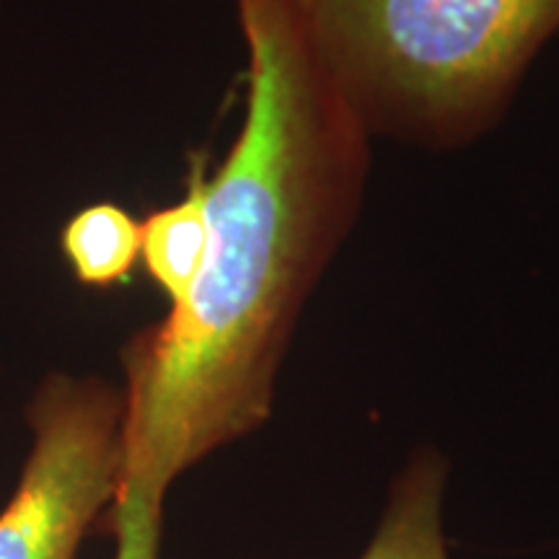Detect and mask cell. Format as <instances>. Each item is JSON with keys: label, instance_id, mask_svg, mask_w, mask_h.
Segmentation results:
<instances>
[{"label": "cell", "instance_id": "6da1fadb", "mask_svg": "<svg viewBox=\"0 0 559 559\" xmlns=\"http://www.w3.org/2000/svg\"><path fill=\"white\" fill-rule=\"evenodd\" d=\"M247 111L207 174V249L181 304L122 349L117 498L166 500L181 474L260 430L311 290L358 218L368 132L290 0H236Z\"/></svg>", "mask_w": 559, "mask_h": 559}, {"label": "cell", "instance_id": "7a4b0ae2", "mask_svg": "<svg viewBox=\"0 0 559 559\" xmlns=\"http://www.w3.org/2000/svg\"><path fill=\"white\" fill-rule=\"evenodd\" d=\"M368 135L456 148L485 135L559 32V0H290Z\"/></svg>", "mask_w": 559, "mask_h": 559}, {"label": "cell", "instance_id": "3957f363", "mask_svg": "<svg viewBox=\"0 0 559 559\" xmlns=\"http://www.w3.org/2000/svg\"><path fill=\"white\" fill-rule=\"evenodd\" d=\"M32 451L0 510V559H75L122 477V391L50 373L26 409Z\"/></svg>", "mask_w": 559, "mask_h": 559}, {"label": "cell", "instance_id": "277c9868", "mask_svg": "<svg viewBox=\"0 0 559 559\" xmlns=\"http://www.w3.org/2000/svg\"><path fill=\"white\" fill-rule=\"evenodd\" d=\"M449 466L438 451H417L407 461L381 523L360 559H449L443 536V495Z\"/></svg>", "mask_w": 559, "mask_h": 559}, {"label": "cell", "instance_id": "5b68a950", "mask_svg": "<svg viewBox=\"0 0 559 559\" xmlns=\"http://www.w3.org/2000/svg\"><path fill=\"white\" fill-rule=\"evenodd\" d=\"M205 160L194 158L187 190L171 205L140 221V262L171 306L181 304L200 275L207 249Z\"/></svg>", "mask_w": 559, "mask_h": 559}, {"label": "cell", "instance_id": "8992f818", "mask_svg": "<svg viewBox=\"0 0 559 559\" xmlns=\"http://www.w3.org/2000/svg\"><path fill=\"white\" fill-rule=\"evenodd\" d=\"M60 249L81 285L111 288L140 262V221L115 202H96L66 223Z\"/></svg>", "mask_w": 559, "mask_h": 559}, {"label": "cell", "instance_id": "52a82bcc", "mask_svg": "<svg viewBox=\"0 0 559 559\" xmlns=\"http://www.w3.org/2000/svg\"><path fill=\"white\" fill-rule=\"evenodd\" d=\"M109 521L117 536L115 559H160L164 502L148 498H117Z\"/></svg>", "mask_w": 559, "mask_h": 559}]
</instances>
